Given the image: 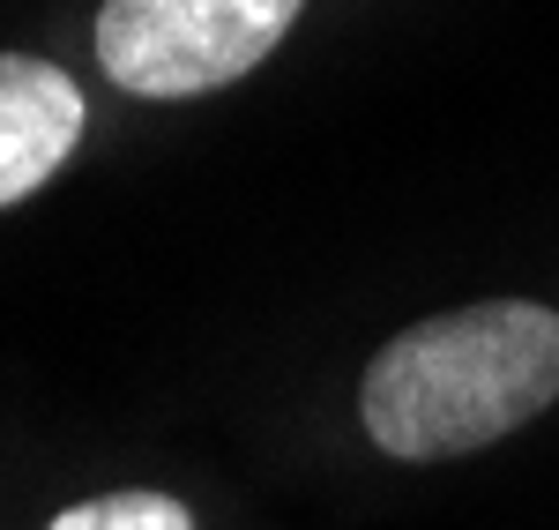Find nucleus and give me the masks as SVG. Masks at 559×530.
Returning a JSON list of instances; mask_svg holds the SVG:
<instances>
[{
    "mask_svg": "<svg viewBox=\"0 0 559 530\" xmlns=\"http://www.w3.org/2000/svg\"><path fill=\"white\" fill-rule=\"evenodd\" d=\"M306 0H105L97 8V68L128 97H202L284 45Z\"/></svg>",
    "mask_w": 559,
    "mask_h": 530,
    "instance_id": "f03ea898",
    "label": "nucleus"
},
{
    "mask_svg": "<svg viewBox=\"0 0 559 530\" xmlns=\"http://www.w3.org/2000/svg\"><path fill=\"white\" fill-rule=\"evenodd\" d=\"M45 530H194V516L173 493H97V500L60 508Z\"/></svg>",
    "mask_w": 559,
    "mask_h": 530,
    "instance_id": "20e7f679",
    "label": "nucleus"
},
{
    "mask_svg": "<svg viewBox=\"0 0 559 530\" xmlns=\"http://www.w3.org/2000/svg\"><path fill=\"white\" fill-rule=\"evenodd\" d=\"M83 128H90V105L75 75H60L38 52H0V210L38 195L75 157Z\"/></svg>",
    "mask_w": 559,
    "mask_h": 530,
    "instance_id": "7ed1b4c3",
    "label": "nucleus"
},
{
    "mask_svg": "<svg viewBox=\"0 0 559 530\" xmlns=\"http://www.w3.org/2000/svg\"><path fill=\"white\" fill-rule=\"evenodd\" d=\"M559 403V314L530 299H485L411 321L366 366V434L403 463H440L508 441Z\"/></svg>",
    "mask_w": 559,
    "mask_h": 530,
    "instance_id": "f257e3e1",
    "label": "nucleus"
}]
</instances>
